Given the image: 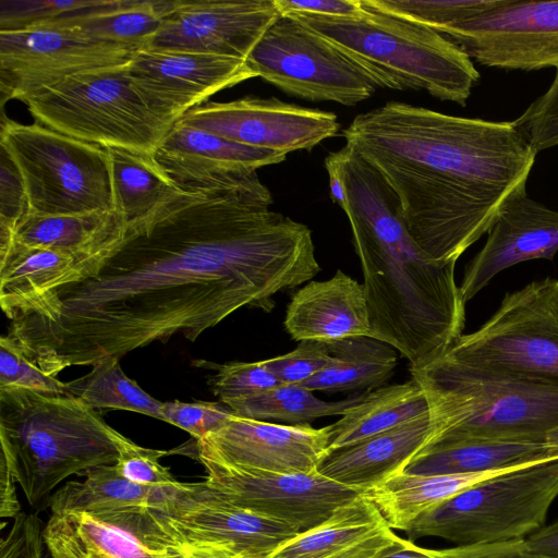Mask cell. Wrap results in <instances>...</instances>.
<instances>
[{
  "label": "cell",
  "mask_w": 558,
  "mask_h": 558,
  "mask_svg": "<svg viewBox=\"0 0 558 558\" xmlns=\"http://www.w3.org/2000/svg\"><path fill=\"white\" fill-rule=\"evenodd\" d=\"M364 495L298 533L266 558H380L408 544Z\"/></svg>",
  "instance_id": "22"
},
{
  "label": "cell",
  "mask_w": 558,
  "mask_h": 558,
  "mask_svg": "<svg viewBox=\"0 0 558 558\" xmlns=\"http://www.w3.org/2000/svg\"><path fill=\"white\" fill-rule=\"evenodd\" d=\"M332 362L326 342L303 340L291 352L265 360L269 372L282 385H302L325 369Z\"/></svg>",
  "instance_id": "42"
},
{
  "label": "cell",
  "mask_w": 558,
  "mask_h": 558,
  "mask_svg": "<svg viewBox=\"0 0 558 558\" xmlns=\"http://www.w3.org/2000/svg\"><path fill=\"white\" fill-rule=\"evenodd\" d=\"M246 62L256 76L310 101L355 106L376 89L340 49L290 14L266 29Z\"/></svg>",
  "instance_id": "12"
},
{
  "label": "cell",
  "mask_w": 558,
  "mask_h": 558,
  "mask_svg": "<svg viewBox=\"0 0 558 558\" xmlns=\"http://www.w3.org/2000/svg\"><path fill=\"white\" fill-rule=\"evenodd\" d=\"M199 462L276 473H311L329 451V425H286L231 414L196 440Z\"/></svg>",
  "instance_id": "17"
},
{
  "label": "cell",
  "mask_w": 558,
  "mask_h": 558,
  "mask_svg": "<svg viewBox=\"0 0 558 558\" xmlns=\"http://www.w3.org/2000/svg\"><path fill=\"white\" fill-rule=\"evenodd\" d=\"M129 70L150 108L174 123L215 93L257 77L244 59L179 50L140 49Z\"/></svg>",
  "instance_id": "20"
},
{
  "label": "cell",
  "mask_w": 558,
  "mask_h": 558,
  "mask_svg": "<svg viewBox=\"0 0 558 558\" xmlns=\"http://www.w3.org/2000/svg\"><path fill=\"white\" fill-rule=\"evenodd\" d=\"M512 122L536 154L558 145V69L548 89Z\"/></svg>",
  "instance_id": "41"
},
{
  "label": "cell",
  "mask_w": 558,
  "mask_h": 558,
  "mask_svg": "<svg viewBox=\"0 0 558 558\" xmlns=\"http://www.w3.org/2000/svg\"><path fill=\"white\" fill-rule=\"evenodd\" d=\"M88 260V259H87ZM86 260L13 239L0 240V305L11 319L43 294L72 281Z\"/></svg>",
  "instance_id": "27"
},
{
  "label": "cell",
  "mask_w": 558,
  "mask_h": 558,
  "mask_svg": "<svg viewBox=\"0 0 558 558\" xmlns=\"http://www.w3.org/2000/svg\"><path fill=\"white\" fill-rule=\"evenodd\" d=\"M429 550L437 558H545L534 553L524 538Z\"/></svg>",
  "instance_id": "46"
},
{
  "label": "cell",
  "mask_w": 558,
  "mask_h": 558,
  "mask_svg": "<svg viewBox=\"0 0 558 558\" xmlns=\"http://www.w3.org/2000/svg\"><path fill=\"white\" fill-rule=\"evenodd\" d=\"M361 2L362 13L353 17L290 15L332 43L376 87L425 90L465 106L480 78L468 54L426 25Z\"/></svg>",
  "instance_id": "6"
},
{
  "label": "cell",
  "mask_w": 558,
  "mask_h": 558,
  "mask_svg": "<svg viewBox=\"0 0 558 558\" xmlns=\"http://www.w3.org/2000/svg\"><path fill=\"white\" fill-rule=\"evenodd\" d=\"M165 422L182 428L199 440L220 427L232 414L228 407L219 402H163Z\"/></svg>",
  "instance_id": "43"
},
{
  "label": "cell",
  "mask_w": 558,
  "mask_h": 558,
  "mask_svg": "<svg viewBox=\"0 0 558 558\" xmlns=\"http://www.w3.org/2000/svg\"><path fill=\"white\" fill-rule=\"evenodd\" d=\"M445 354L558 384V279L547 277L506 293L497 311Z\"/></svg>",
  "instance_id": "11"
},
{
  "label": "cell",
  "mask_w": 558,
  "mask_h": 558,
  "mask_svg": "<svg viewBox=\"0 0 558 558\" xmlns=\"http://www.w3.org/2000/svg\"><path fill=\"white\" fill-rule=\"evenodd\" d=\"M380 558H437L429 549L420 547L413 542H408L403 547L396 549Z\"/></svg>",
  "instance_id": "51"
},
{
  "label": "cell",
  "mask_w": 558,
  "mask_h": 558,
  "mask_svg": "<svg viewBox=\"0 0 558 558\" xmlns=\"http://www.w3.org/2000/svg\"><path fill=\"white\" fill-rule=\"evenodd\" d=\"M1 147V146H0ZM29 213L27 194L13 160L0 148V230L12 232Z\"/></svg>",
  "instance_id": "44"
},
{
  "label": "cell",
  "mask_w": 558,
  "mask_h": 558,
  "mask_svg": "<svg viewBox=\"0 0 558 558\" xmlns=\"http://www.w3.org/2000/svg\"><path fill=\"white\" fill-rule=\"evenodd\" d=\"M286 154L238 144L178 120L153 157L182 191L234 190L270 195L257 169L286 160Z\"/></svg>",
  "instance_id": "18"
},
{
  "label": "cell",
  "mask_w": 558,
  "mask_h": 558,
  "mask_svg": "<svg viewBox=\"0 0 558 558\" xmlns=\"http://www.w3.org/2000/svg\"><path fill=\"white\" fill-rule=\"evenodd\" d=\"M342 135L392 189L417 245L446 264L488 232L537 155L513 122L401 101L357 114Z\"/></svg>",
  "instance_id": "2"
},
{
  "label": "cell",
  "mask_w": 558,
  "mask_h": 558,
  "mask_svg": "<svg viewBox=\"0 0 558 558\" xmlns=\"http://www.w3.org/2000/svg\"><path fill=\"white\" fill-rule=\"evenodd\" d=\"M120 360L107 357L66 383L69 392L89 408L126 410L165 421L163 402L145 392L123 372Z\"/></svg>",
  "instance_id": "36"
},
{
  "label": "cell",
  "mask_w": 558,
  "mask_h": 558,
  "mask_svg": "<svg viewBox=\"0 0 558 558\" xmlns=\"http://www.w3.org/2000/svg\"><path fill=\"white\" fill-rule=\"evenodd\" d=\"M558 252V210L531 198L526 182L501 204L480 252L464 270L460 291L466 303L502 270L532 259L553 260Z\"/></svg>",
  "instance_id": "21"
},
{
  "label": "cell",
  "mask_w": 558,
  "mask_h": 558,
  "mask_svg": "<svg viewBox=\"0 0 558 558\" xmlns=\"http://www.w3.org/2000/svg\"><path fill=\"white\" fill-rule=\"evenodd\" d=\"M36 513H20L0 543V558H49Z\"/></svg>",
  "instance_id": "45"
},
{
  "label": "cell",
  "mask_w": 558,
  "mask_h": 558,
  "mask_svg": "<svg viewBox=\"0 0 558 558\" xmlns=\"http://www.w3.org/2000/svg\"><path fill=\"white\" fill-rule=\"evenodd\" d=\"M4 387L72 397L66 383L45 374L9 335L0 338V388Z\"/></svg>",
  "instance_id": "38"
},
{
  "label": "cell",
  "mask_w": 558,
  "mask_h": 558,
  "mask_svg": "<svg viewBox=\"0 0 558 558\" xmlns=\"http://www.w3.org/2000/svg\"><path fill=\"white\" fill-rule=\"evenodd\" d=\"M410 372L428 402L433 438L427 447L469 440L545 441L558 428V384L445 353Z\"/></svg>",
  "instance_id": "4"
},
{
  "label": "cell",
  "mask_w": 558,
  "mask_h": 558,
  "mask_svg": "<svg viewBox=\"0 0 558 558\" xmlns=\"http://www.w3.org/2000/svg\"><path fill=\"white\" fill-rule=\"evenodd\" d=\"M111 436L117 446V472L125 480L143 486L168 487L177 484L169 469L161 465L159 459L167 451L145 448L136 445L114 428Z\"/></svg>",
  "instance_id": "39"
},
{
  "label": "cell",
  "mask_w": 558,
  "mask_h": 558,
  "mask_svg": "<svg viewBox=\"0 0 558 558\" xmlns=\"http://www.w3.org/2000/svg\"><path fill=\"white\" fill-rule=\"evenodd\" d=\"M274 0H172L147 49L179 50L246 60L280 16Z\"/></svg>",
  "instance_id": "19"
},
{
  "label": "cell",
  "mask_w": 558,
  "mask_h": 558,
  "mask_svg": "<svg viewBox=\"0 0 558 558\" xmlns=\"http://www.w3.org/2000/svg\"><path fill=\"white\" fill-rule=\"evenodd\" d=\"M129 64L69 76L24 102L44 126L106 148L154 155L174 122L150 108Z\"/></svg>",
  "instance_id": "7"
},
{
  "label": "cell",
  "mask_w": 558,
  "mask_h": 558,
  "mask_svg": "<svg viewBox=\"0 0 558 558\" xmlns=\"http://www.w3.org/2000/svg\"><path fill=\"white\" fill-rule=\"evenodd\" d=\"M182 558H215V557L182 554Z\"/></svg>",
  "instance_id": "53"
},
{
  "label": "cell",
  "mask_w": 558,
  "mask_h": 558,
  "mask_svg": "<svg viewBox=\"0 0 558 558\" xmlns=\"http://www.w3.org/2000/svg\"><path fill=\"white\" fill-rule=\"evenodd\" d=\"M500 472L502 471L445 475L401 472L363 495L377 508L392 530L407 532L427 510Z\"/></svg>",
  "instance_id": "30"
},
{
  "label": "cell",
  "mask_w": 558,
  "mask_h": 558,
  "mask_svg": "<svg viewBox=\"0 0 558 558\" xmlns=\"http://www.w3.org/2000/svg\"><path fill=\"white\" fill-rule=\"evenodd\" d=\"M134 511L51 514L43 529L49 558H182L178 550L148 542Z\"/></svg>",
  "instance_id": "24"
},
{
  "label": "cell",
  "mask_w": 558,
  "mask_h": 558,
  "mask_svg": "<svg viewBox=\"0 0 558 558\" xmlns=\"http://www.w3.org/2000/svg\"><path fill=\"white\" fill-rule=\"evenodd\" d=\"M558 458V447L546 441L469 440L422 450L403 472L418 475L504 471Z\"/></svg>",
  "instance_id": "28"
},
{
  "label": "cell",
  "mask_w": 558,
  "mask_h": 558,
  "mask_svg": "<svg viewBox=\"0 0 558 558\" xmlns=\"http://www.w3.org/2000/svg\"><path fill=\"white\" fill-rule=\"evenodd\" d=\"M15 478L7 463L0 459V515L12 518L21 513L16 496Z\"/></svg>",
  "instance_id": "48"
},
{
  "label": "cell",
  "mask_w": 558,
  "mask_h": 558,
  "mask_svg": "<svg viewBox=\"0 0 558 558\" xmlns=\"http://www.w3.org/2000/svg\"><path fill=\"white\" fill-rule=\"evenodd\" d=\"M366 392L339 401H324L301 385H281L260 395L233 401L226 407L239 416L299 425L308 424L324 416H342L349 408L359 403Z\"/></svg>",
  "instance_id": "35"
},
{
  "label": "cell",
  "mask_w": 558,
  "mask_h": 558,
  "mask_svg": "<svg viewBox=\"0 0 558 558\" xmlns=\"http://www.w3.org/2000/svg\"><path fill=\"white\" fill-rule=\"evenodd\" d=\"M109 0H1L0 32L19 31L74 12L106 5Z\"/></svg>",
  "instance_id": "40"
},
{
  "label": "cell",
  "mask_w": 558,
  "mask_h": 558,
  "mask_svg": "<svg viewBox=\"0 0 558 558\" xmlns=\"http://www.w3.org/2000/svg\"><path fill=\"white\" fill-rule=\"evenodd\" d=\"M271 204L234 190H181L73 281L16 313L8 335L56 377L177 333L193 342L243 306L269 311L272 295L320 271L311 229Z\"/></svg>",
  "instance_id": "1"
},
{
  "label": "cell",
  "mask_w": 558,
  "mask_h": 558,
  "mask_svg": "<svg viewBox=\"0 0 558 558\" xmlns=\"http://www.w3.org/2000/svg\"><path fill=\"white\" fill-rule=\"evenodd\" d=\"M0 146L17 168L29 213L44 216L117 211L108 148L37 122L2 116Z\"/></svg>",
  "instance_id": "9"
},
{
  "label": "cell",
  "mask_w": 558,
  "mask_h": 558,
  "mask_svg": "<svg viewBox=\"0 0 558 558\" xmlns=\"http://www.w3.org/2000/svg\"><path fill=\"white\" fill-rule=\"evenodd\" d=\"M332 362L301 386L311 391H372L388 380L398 365L397 350L368 336L328 342Z\"/></svg>",
  "instance_id": "31"
},
{
  "label": "cell",
  "mask_w": 558,
  "mask_h": 558,
  "mask_svg": "<svg viewBox=\"0 0 558 558\" xmlns=\"http://www.w3.org/2000/svg\"><path fill=\"white\" fill-rule=\"evenodd\" d=\"M197 366H207L216 369L208 378L211 392L225 405L246 398H251L282 384L266 367L264 361L258 362H230L215 364L209 361H194Z\"/></svg>",
  "instance_id": "37"
},
{
  "label": "cell",
  "mask_w": 558,
  "mask_h": 558,
  "mask_svg": "<svg viewBox=\"0 0 558 558\" xmlns=\"http://www.w3.org/2000/svg\"><path fill=\"white\" fill-rule=\"evenodd\" d=\"M283 325L296 341L372 337L363 283L340 269L328 280L308 281L292 294Z\"/></svg>",
  "instance_id": "23"
},
{
  "label": "cell",
  "mask_w": 558,
  "mask_h": 558,
  "mask_svg": "<svg viewBox=\"0 0 558 558\" xmlns=\"http://www.w3.org/2000/svg\"><path fill=\"white\" fill-rule=\"evenodd\" d=\"M83 476L84 481H69L51 494V514L100 515L143 509L155 500L158 488L123 478L114 464L90 468Z\"/></svg>",
  "instance_id": "33"
},
{
  "label": "cell",
  "mask_w": 558,
  "mask_h": 558,
  "mask_svg": "<svg viewBox=\"0 0 558 558\" xmlns=\"http://www.w3.org/2000/svg\"><path fill=\"white\" fill-rule=\"evenodd\" d=\"M558 497V458L505 470L421 514L408 541L440 537L457 546L523 539L544 526Z\"/></svg>",
  "instance_id": "8"
},
{
  "label": "cell",
  "mask_w": 558,
  "mask_h": 558,
  "mask_svg": "<svg viewBox=\"0 0 558 558\" xmlns=\"http://www.w3.org/2000/svg\"><path fill=\"white\" fill-rule=\"evenodd\" d=\"M429 414L421 386L413 379L379 387L329 425V450L350 446Z\"/></svg>",
  "instance_id": "29"
},
{
  "label": "cell",
  "mask_w": 558,
  "mask_h": 558,
  "mask_svg": "<svg viewBox=\"0 0 558 558\" xmlns=\"http://www.w3.org/2000/svg\"><path fill=\"white\" fill-rule=\"evenodd\" d=\"M429 414L350 446L329 450L317 466L324 476L366 492L401 473L430 442Z\"/></svg>",
  "instance_id": "25"
},
{
  "label": "cell",
  "mask_w": 558,
  "mask_h": 558,
  "mask_svg": "<svg viewBox=\"0 0 558 558\" xmlns=\"http://www.w3.org/2000/svg\"><path fill=\"white\" fill-rule=\"evenodd\" d=\"M545 441L551 446L558 447V428L548 433L545 436Z\"/></svg>",
  "instance_id": "52"
},
{
  "label": "cell",
  "mask_w": 558,
  "mask_h": 558,
  "mask_svg": "<svg viewBox=\"0 0 558 558\" xmlns=\"http://www.w3.org/2000/svg\"><path fill=\"white\" fill-rule=\"evenodd\" d=\"M281 15L312 14L319 16L353 17L363 11L361 0H274Z\"/></svg>",
  "instance_id": "47"
},
{
  "label": "cell",
  "mask_w": 558,
  "mask_h": 558,
  "mask_svg": "<svg viewBox=\"0 0 558 558\" xmlns=\"http://www.w3.org/2000/svg\"><path fill=\"white\" fill-rule=\"evenodd\" d=\"M1 458L28 504L48 506L53 489L73 474L114 464L109 426L75 397L0 388Z\"/></svg>",
  "instance_id": "5"
},
{
  "label": "cell",
  "mask_w": 558,
  "mask_h": 558,
  "mask_svg": "<svg viewBox=\"0 0 558 558\" xmlns=\"http://www.w3.org/2000/svg\"><path fill=\"white\" fill-rule=\"evenodd\" d=\"M339 150L343 211L363 271L372 337L393 347L410 367L426 365L464 328L466 303L456 264L428 256L412 238L383 175L351 146Z\"/></svg>",
  "instance_id": "3"
},
{
  "label": "cell",
  "mask_w": 558,
  "mask_h": 558,
  "mask_svg": "<svg viewBox=\"0 0 558 558\" xmlns=\"http://www.w3.org/2000/svg\"><path fill=\"white\" fill-rule=\"evenodd\" d=\"M441 35L485 66L558 69V1L500 0Z\"/></svg>",
  "instance_id": "14"
},
{
  "label": "cell",
  "mask_w": 558,
  "mask_h": 558,
  "mask_svg": "<svg viewBox=\"0 0 558 558\" xmlns=\"http://www.w3.org/2000/svg\"><path fill=\"white\" fill-rule=\"evenodd\" d=\"M329 177L330 197L342 209L347 204V194L342 180L340 150L330 153L324 161Z\"/></svg>",
  "instance_id": "50"
},
{
  "label": "cell",
  "mask_w": 558,
  "mask_h": 558,
  "mask_svg": "<svg viewBox=\"0 0 558 558\" xmlns=\"http://www.w3.org/2000/svg\"><path fill=\"white\" fill-rule=\"evenodd\" d=\"M167 7L168 1L161 0H109L100 8L65 14L39 24L74 27L95 39L140 50L149 47L160 28Z\"/></svg>",
  "instance_id": "32"
},
{
  "label": "cell",
  "mask_w": 558,
  "mask_h": 558,
  "mask_svg": "<svg viewBox=\"0 0 558 558\" xmlns=\"http://www.w3.org/2000/svg\"><path fill=\"white\" fill-rule=\"evenodd\" d=\"M144 529L157 545L215 558H266L301 532L228 502L205 481L158 487L146 507Z\"/></svg>",
  "instance_id": "10"
},
{
  "label": "cell",
  "mask_w": 558,
  "mask_h": 558,
  "mask_svg": "<svg viewBox=\"0 0 558 558\" xmlns=\"http://www.w3.org/2000/svg\"><path fill=\"white\" fill-rule=\"evenodd\" d=\"M136 51L68 26L38 24L0 32L1 104L10 99L24 102L78 73L128 64Z\"/></svg>",
  "instance_id": "13"
},
{
  "label": "cell",
  "mask_w": 558,
  "mask_h": 558,
  "mask_svg": "<svg viewBox=\"0 0 558 558\" xmlns=\"http://www.w3.org/2000/svg\"><path fill=\"white\" fill-rule=\"evenodd\" d=\"M179 120L238 144L286 155L310 150L340 130L333 112L274 97L246 96L228 102L207 101L192 108Z\"/></svg>",
  "instance_id": "16"
},
{
  "label": "cell",
  "mask_w": 558,
  "mask_h": 558,
  "mask_svg": "<svg viewBox=\"0 0 558 558\" xmlns=\"http://www.w3.org/2000/svg\"><path fill=\"white\" fill-rule=\"evenodd\" d=\"M108 151L114 206L126 227L181 192L153 155L121 148H108Z\"/></svg>",
  "instance_id": "34"
},
{
  "label": "cell",
  "mask_w": 558,
  "mask_h": 558,
  "mask_svg": "<svg viewBox=\"0 0 558 558\" xmlns=\"http://www.w3.org/2000/svg\"><path fill=\"white\" fill-rule=\"evenodd\" d=\"M524 541L534 553L545 558H558V521L542 526Z\"/></svg>",
  "instance_id": "49"
},
{
  "label": "cell",
  "mask_w": 558,
  "mask_h": 558,
  "mask_svg": "<svg viewBox=\"0 0 558 558\" xmlns=\"http://www.w3.org/2000/svg\"><path fill=\"white\" fill-rule=\"evenodd\" d=\"M205 482L222 499L238 507L293 525L301 532L319 525L338 508L364 492L332 481L317 470L276 473L201 462Z\"/></svg>",
  "instance_id": "15"
},
{
  "label": "cell",
  "mask_w": 558,
  "mask_h": 558,
  "mask_svg": "<svg viewBox=\"0 0 558 558\" xmlns=\"http://www.w3.org/2000/svg\"><path fill=\"white\" fill-rule=\"evenodd\" d=\"M125 229L118 211L60 216L28 213L12 232L0 230V240L13 239L27 246L59 251L87 260L114 246Z\"/></svg>",
  "instance_id": "26"
}]
</instances>
